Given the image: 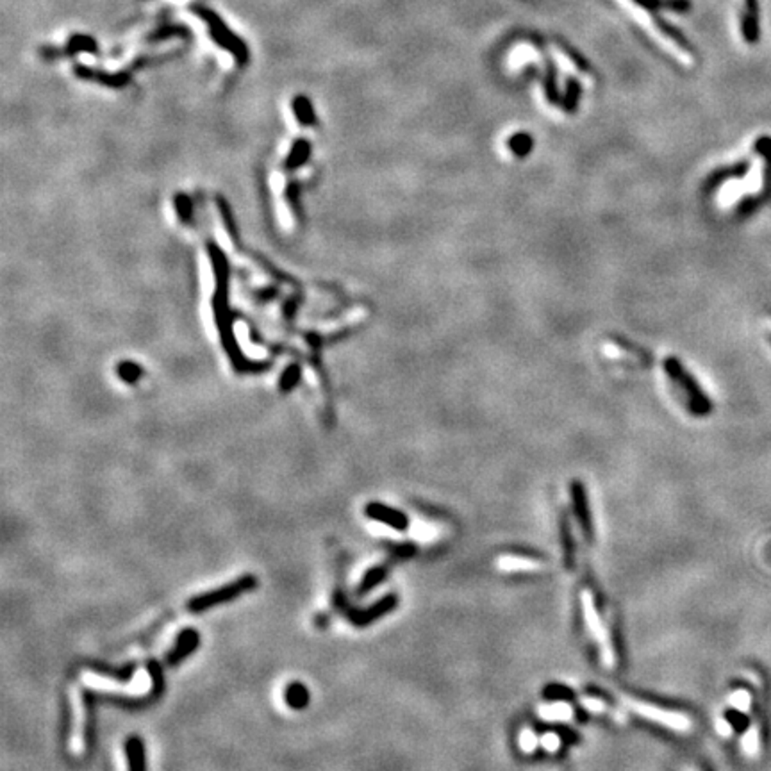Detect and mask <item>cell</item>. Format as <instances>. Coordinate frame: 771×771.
Returning a JSON list of instances; mask_svg holds the SVG:
<instances>
[{
  "mask_svg": "<svg viewBox=\"0 0 771 771\" xmlns=\"http://www.w3.org/2000/svg\"><path fill=\"white\" fill-rule=\"evenodd\" d=\"M395 607H396V596L395 595L382 596L379 602H375L372 607H368V609H364V611H357V612H350L349 619L354 623V625H357V626L370 625V623L377 622L379 618H382V616L388 615L389 611H393Z\"/></svg>",
  "mask_w": 771,
  "mask_h": 771,
  "instance_id": "4",
  "label": "cell"
},
{
  "mask_svg": "<svg viewBox=\"0 0 771 771\" xmlns=\"http://www.w3.org/2000/svg\"><path fill=\"white\" fill-rule=\"evenodd\" d=\"M748 704H750V697H748V693H744V691H739V693H736L732 697V705L739 707V711L746 709Z\"/></svg>",
  "mask_w": 771,
  "mask_h": 771,
  "instance_id": "21",
  "label": "cell"
},
{
  "mask_svg": "<svg viewBox=\"0 0 771 771\" xmlns=\"http://www.w3.org/2000/svg\"><path fill=\"white\" fill-rule=\"evenodd\" d=\"M126 753L127 763H129V771H147L145 759V744L138 736L129 737L126 741Z\"/></svg>",
  "mask_w": 771,
  "mask_h": 771,
  "instance_id": "9",
  "label": "cell"
},
{
  "mask_svg": "<svg viewBox=\"0 0 771 771\" xmlns=\"http://www.w3.org/2000/svg\"><path fill=\"white\" fill-rule=\"evenodd\" d=\"M384 577H386V570L384 568H373V570H370L366 575H364V579L361 580V586H359V595H364V593H368L370 589H373V587L377 586L379 582H382Z\"/></svg>",
  "mask_w": 771,
  "mask_h": 771,
  "instance_id": "15",
  "label": "cell"
},
{
  "mask_svg": "<svg viewBox=\"0 0 771 771\" xmlns=\"http://www.w3.org/2000/svg\"><path fill=\"white\" fill-rule=\"evenodd\" d=\"M284 698H286V704L290 705L295 711H300V709H306L309 705V691L302 682H291L290 685L284 691Z\"/></svg>",
  "mask_w": 771,
  "mask_h": 771,
  "instance_id": "10",
  "label": "cell"
},
{
  "mask_svg": "<svg viewBox=\"0 0 771 771\" xmlns=\"http://www.w3.org/2000/svg\"><path fill=\"white\" fill-rule=\"evenodd\" d=\"M582 605H584V615H586L587 625L591 626L593 634L596 636V639H598L600 645H602L607 662L611 664L612 654H611V650H609V641H607V634H605V631H603V625H602V622H600V616L596 615V611H595V605H593L591 595H589L587 591L582 593Z\"/></svg>",
  "mask_w": 771,
  "mask_h": 771,
  "instance_id": "6",
  "label": "cell"
},
{
  "mask_svg": "<svg viewBox=\"0 0 771 771\" xmlns=\"http://www.w3.org/2000/svg\"><path fill=\"white\" fill-rule=\"evenodd\" d=\"M366 516L375 521H380L384 525H388V527H391L395 530H405L409 525V520L405 514L393 509V507H388V505L377 504V502L366 505Z\"/></svg>",
  "mask_w": 771,
  "mask_h": 771,
  "instance_id": "5",
  "label": "cell"
},
{
  "mask_svg": "<svg viewBox=\"0 0 771 771\" xmlns=\"http://www.w3.org/2000/svg\"><path fill=\"white\" fill-rule=\"evenodd\" d=\"M572 498L573 509H575L577 518H579L582 530L587 537H591V514H589V505H587V493L584 490L582 482L575 481L572 484Z\"/></svg>",
  "mask_w": 771,
  "mask_h": 771,
  "instance_id": "8",
  "label": "cell"
},
{
  "mask_svg": "<svg viewBox=\"0 0 771 771\" xmlns=\"http://www.w3.org/2000/svg\"><path fill=\"white\" fill-rule=\"evenodd\" d=\"M541 744H543L544 750H549V752H556L557 748L561 746V739L557 734L554 732H547L543 737H541Z\"/></svg>",
  "mask_w": 771,
  "mask_h": 771,
  "instance_id": "19",
  "label": "cell"
},
{
  "mask_svg": "<svg viewBox=\"0 0 771 771\" xmlns=\"http://www.w3.org/2000/svg\"><path fill=\"white\" fill-rule=\"evenodd\" d=\"M631 705L636 713H639L641 716L659 721V723L666 725V727L677 728V730H688L689 725H691L688 718L678 713H669V711H664V709L654 707V705L648 704H638V702H631Z\"/></svg>",
  "mask_w": 771,
  "mask_h": 771,
  "instance_id": "3",
  "label": "cell"
},
{
  "mask_svg": "<svg viewBox=\"0 0 771 771\" xmlns=\"http://www.w3.org/2000/svg\"><path fill=\"white\" fill-rule=\"evenodd\" d=\"M767 340H770V343H771V336H770V337H767Z\"/></svg>",
  "mask_w": 771,
  "mask_h": 771,
  "instance_id": "23",
  "label": "cell"
},
{
  "mask_svg": "<svg viewBox=\"0 0 771 771\" xmlns=\"http://www.w3.org/2000/svg\"><path fill=\"white\" fill-rule=\"evenodd\" d=\"M497 566L504 572H518V570H537L541 564L537 561L520 559V557H504L497 563Z\"/></svg>",
  "mask_w": 771,
  "mask_h": 771,
  "instance_id": "12",
  "label": "cell"
},
{
  "mask_svg": "<svg viewBox=\"0 0 771 771\" xmlns=\"http://www.w3.org/2000/svg\"><path fill=\"white\" fill-rule=\"evenodd\" d=\"M539 716L547 720H568L573 716L572 707L564 702H554L552 705H544L539 709Z\"/></svg>",
  "mask_w": 771,
  "mask_h": 771,
  "instance_id": "11",
  "label": "cell"
},
{
  "mask_svg": "<svg viewBox=\"0 0 771 771\" xmlns=\"http://www.w3.org/2000/svg\"><path fill=\"white\" fill-rule=\"evenodd\" d=\"M199 645H200L199 632L193 631V629H186V631L180 632L179 638H177L175 648L168 654L166 662H168L170 666H177L179 662L185 661L186 657H189V655L199 648Z\"/></svg>",
  "mask_w": 771,
  "mask_h": 771,
  "instance_id": "7",
  "label": "cell"
},
{
  "mask_svg": "<svg viewBox=\"0 0 771 771\" xmlns=\"http://www.w3.org/2000/svg\"><path fill=\"white\" fill-rule=\"evenodd\" d=\"M507 147H509V150L514 154V156L523 157L532 150V138L525 133L514 134V136L509 140V143H507Z\"/></svg>",
  "mask_w": 771,
  "mask_h": 771,
  "instance_id": "13",
  "label": "cell"
},
{
  "mask_svg": "<svg viewBox=\"0 0 771 771\" xmlns=\"http://www.w3.org/2000/svg\"><path fill=\"white\" fill-rule=\"evenodd\" d=\"M543 697L547 698V700L564 702V700H570V698H573V691L570 688H566V685L550 684L549 688L543 689Z\"/></svg>",
  "mask_w": 771,
  "mask_h": 771,
  "instance_id": "16",
  "label": "cell"
},
{
  "mask_svg": "<svg viewBox=\"0 0 771 771\" xmlns=\"http://www.w3.org/2000/svg\"><path fill=\"white\" fill-rule=\"evenodd\" d=\"M582 705L587 709H591V711H602L603 705L600 704V702H595L593 698H587V700H582Z\"/></svg>",
  "mask_w": 771,
  "mask_h": 771,
  "instance_id": "22",
  "label": "cell"
},
{
  "mask_svg": "<svg viewBox=\"0 0 771 771\" xmlns=\"http://www.w3.org/2000/svg\"><path fill=\"white\" fill-rule=\"evenodd\" d=\"M521 748H523L525 752H532L534 748H536L537 744V739L536 736H534L532 732H529V730H525L523 734H521Z\"/></svg>",
  "mask_w": 771,
  "mask_h": 771,
  "instance_id": "20",
  "label": "cell"
},
{
  "mask_svg": "<svg viewBox=\"0 0 771 771\" xmlns=\"http://www.w3.org/2000/svg\"><path fill=\"white\" fill-rule=\"evenodd\" d=\"M638 4H641L646 9H659V8H668L675 9V11H685L689 8L688 0H636Z\"/></svg>",
  "mask_w": 771,
  "mask_h": 771,
  "instance_id": "14",
  "label": "cell"
},
{
  "mask_svg": "<svg viewBox=\"0 0 771 771\" xmlns=\"http://www.w3.org/2000/svg\"><path fill=\"white\" fill-rule=\"evenodd\" d=\"M257 587V579L254 575H245L239 577L234 582L227 584V586L215 589V591H208L204 595L193 596L188 603V609L193 612L206 611V609H211V607H218L222 603H227L236 600L238 596L245 595V593L252 591Z\"/></svg>",
  "mask_w": 771,
  "mask_h": 771,
  "instance_id": "2",
  "label": "cell"
},
{
  "mask_svg": "<svg viewBox=\"0 0 771 771\" xmlns=\"http://www.w3.org/2000/svg\"><path fill=\"white\" fill-rule=\"evenodd\" d=\"M579 95H580L579 83H577L575 79L568 81V91H566V98H564V107H566V111H575L577 102H579Z\"/></svg>",
  "mask_w": 771,
  "mask_h": 771,
  "instance_id": "17",
  "label": "cell"
},
{
  "mask_svg": "<svg viewBox=\"0 0 771 771\" xmlns=\"http://www.w3.org/2000/svg\"><path fill=\"white\" fill-rule=\"evenodd\" d=\"M725 720H727V723L730 725L734 730H737V732H744V730L748 728V723H750L748 718L744 716V713H741V711H728Z\"/></svg>",
  "mask_w": 771,
  "mask_h": 771,
  "instance_id": "18",
  "label": "cell"
},
{
  "mask_svg": "<svg viewBox=\"0 0 771 771\" xmlns=\"http://www.w3.org/2000/svg\"><path fill=\"white\" fill-rule=\"evenodd\" d=\"M664 370L669 379L673 380L675 384H678V388L688 395L689 408H691V411L695 415L705 416L711 413V409H713L711 400L702 391V388L697 384V380L693 379V375L688 370H684V366H682L677 357H666Z\"/></svg>",
  "mask_w": 771,
  "mask_h": 771,
  "instance_id": "1",
  "label": "cell"
}]
</instances>
